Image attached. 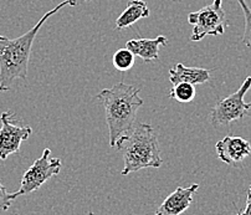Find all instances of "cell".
<instances>
[{
    "mask_svg": "<svg viewBox=\"0 0 251 215\" xmlns=\"http://www.w3.org/2000/svg\"><path fill=\"white\" fill-rule=\"evenodd\" d=\"M236 215H251V186L248 189V198H246V205L244 210L239 212Z\"/></svg>",
    "mask_w": 251,
    "mask_h": 215,
    "instance_id": "e0dca14e",
    "label": "cell"
},
{
    "mask_svg": "<svg viewBox=\"0 0 251 215\" xmlns=\"http://www.w3.org/2000/svg\"><path fill=\"white\" fill-rule=\"evenodd\" d=\"M243 9L244 18H245V30L243 35V44L248 48L251 49V9L246 4V0H238Z\"/></svg>",
    "mask_w": 251,
    "mask_h": 215,
    "instance_id": "9a60e30c",
    "label": "cell"
},
{
    "mask_svg": "<svg viewBox=\"0 0 251 215\" xmlns=\"http://www.w3.org/2000/svg\"><path fill=\"white\" fill-rule=\"evenodd\" d=\"M76 4V0H64L48 11L29 31L16 39H8L0 35V92L11 90L15 80H26L32 44L46 20L65 6H75Z\"/></svg>",
    "mask_w": 251,
    "mask_h": 215,
    "instance_id": "6da1fadb",
    "label": "cell"
},
{
    "mask_svg": "<svg viewBox=\"0 0 251 215\" xmlns=\"http://www.w3.org/2000/svg\"><path fill=\"white\" fill-rule=\"evenodd\" d=\"M85 1H91V0H85Z\"/></svg>",
    "mask_w": 251,
    "mask_h": 215,
    "instance_id": "d6986e66",
    "label": "cell"
},
{
    "mask_svg": "<svg viewBox=\"0 0 251 215\" xmlns=\"http://www.w3.org/2000/svg\"><path fill=\"white\" fill-rule=\"evenodd\" d=\"M0 121V160L5 161L11 154L19 153L20 146L31 135L32 128L15 120L13 111L3 112Z\"/></svg>",
    "mask_w": 251,
    "mask_h": 215,
    "instance_id": "52a82bcc",
    "label": "cell"
},
{
    "mask_svg": "<svg viewBox=\"0 0 251 215\" xmlns=\"http://www.w3.org/2000/svg\"><path fill=\"white\" fill-rule=\"evenodd\" d=\"M50 156L51 149H44L43 156L39 160L35 161L31 167L23 175L19 190L15 191V193H10L11 200L38 190L44 183L52 178L53 175L59 174L60 170H61V160L60 158H51Z\"/></svg>",
    "mask_w": 251,
    "mask_h": 215,
    "instance_id": "8992f818",
    "label": "cell"
},
{
    "mask_svg": "<svg viewBox=\"0 0 251 215\" xmlns=\"http://www.w3.org/2000/svg\"><path fill=\"white\" fill-rule=\"evenodd\" d=\"M169 97L176 102H182V104H187V102H192L193 99L195 97V90L194 86L190 83H176L173 85V88L171 90Z\"/></svg>",
    "mask_w": 251,
    "mask_h": 215,
    "instance_id": "4fadbf2b",
    "label": "cell"
},
{
    "mask_svg": "<svg viewBox=\"0 0 251 215\" xmlns=\"http://www.w3.org/2000/svg\"><path fill=\"white\" fill-rule=\"evenodd\" d=\"M148 16H150V9H148L146 1L131 0L127 8L123 10V13L116 20V27H117V30H123L136 24L141 19L148 18Z\"/></svg>",
    "mask_w": 251,
    "mask_h": 215,
    "instance_id": "7c38bea8",
    "label": "cell"
},
{
    "mask_svg": "<svg viewBox=\"0 0 251 215\" xmlns=\"http://www.w3.org/2000/svg\"><path fill=\"white\" fill-rule=\"evenodd\" d=\"M115 147L123 154L125 167L121 172L122 175L145 168L157 169L163 164L157 132L151 125L139 123L131 133L121 137Z\"/></svg>",
    "mask_w": 251,
    "mask_h": 215,
    "instance_id": "3957f363",
    "label": "cell"
},
{
    "mask_svg": "<svg viewBox=\"0 0 251 215\" xmlns=\"http://www.w3.org/2000/svg\"><path fill=\"white\" fill-rule=\"evenodd\" d=\"M112 62L118 71H128L134 65V54L127 48L120 49L113 54Z\"/></svg>",
    "mask_w": 251,
    "mask_h": 215,
    "instance_id": "5bb4252c",
    "label": "cell"
},
{
    "mask_svg": "<svg viewBox=\"0 0 251 215\" xmlns=\"http://www.w3.org/2000/svg\"><path fill=\"white\" fill-rule=\"evenodd\" d=\"M198 184H192L190 187L183 188L178 187L171 195L164 199L154 215H180L190 207L193 197L198 190Z\"/></svg>",
    "mask_w": 251,
    "mask_h": 215,
    "instance_id": "9c48e42d",
    "label": "cell"
},
{
    "mask_svg": "<svg viewBox=\"0 0 251 215\" xmlns=\"http://www.w3.org/2000/svg\"><path fill=\"white\" fill-rule=\"evenodd\" d=\"M251 88V76H248L236 92L223 99L210 112L211 125L215 128L229 126L234 121L244 118L251 109V102L246 104L245 95Z\"/></svg>",
    "mask_w": 251,
    "mask_h": 215,
    "instance_id": "5b68a950",
    "label": "cell"
},
{
    "mask_svg": "<svg viewBox=\"0 0 251 215\" xmlns=\"http://www.w3.org/2000/svg\"><path fill=\"white\" fill-rule=\"evenodd\" d=\"M139 92L141 90L136 86L118 82L111 88H103L96 96L97 101L104 107L111 147H115L121 137L131 133L134 128L137 112L145 104Z\"/></svg>",
    "mask_w": 251,
    "mask_h": 215,
    "instance_id": "7a4b0ae2",
    "label": "cell"
},
{
    "mask_svg": "<svg viewBox=\"0 0 251 215\" xmlns=\"http://www.w3.org/2000/svg\"><path fill=\"white\" fill-rule=\"evenodd\" d=\"M166 45H168V39L163 35H159L154 39H132L127 41L126 48L131 50L134 56L141 57L143 61L150 62L159 58V46Z\"/></svg>",
    "mask_w": 251,
    "mask_h": 215,
    "instance_id": "30bf717a",
    "label": "cell"
},
{
    "mask_svg": "<svg viewBox=\"0 0 251 215\" xmlns=\"http://www.w3.org/2000/svg\"><path fill=\"white\" fill-rule=\"evenodd\" d=\"M218 157L230 165H238L251 154V144L243 137L226 135L215 144Z\"/></svg>",
    "mask_w": 251,
    "mask_h": 215,
    "instance_id": "ba28073f",
    "label": "cell"
},
{
    "mask_svg": "<svg viewBox=\"0 0 251 215\" xmlns=\"http://www.w3.org/2000/svg\"><path fill=\"white\" fill-rule=\"evenodd\" d=\"M210 80V71L201 67H188L183 64H176L169 70V81L173 85L176 83H190V85H201Z\"/></svg>",
    "mask_w": 251,
    "mask_h": 215,
    "instance_id": "8fae6325",
    "label": "cell"
},
{
    "mask_svg": "<svg viewBox=\"0 0 251 215\" xmlns=\"http://www.w3.org/2000/svg\"><path fill=\"white\" fill-rule=\"evenodd\" d=\"M188 23L192 24V41H201L205 36H218L225 32L226 19L223 9V0H213L210 5L193 11L188 15Z\"/></svg>",
    "mask_w": 251,
    "mask_h": 215,
    "instance_id": "277c9868",
    "label": "cell"
},
{
    "mask_svg": "<svg viewBox=\"0 0 251 215\" xmlns=\"http://www.w3.org/2000/svg\"><path fill=\"white\" fill-rule=\"evenodd\" d=\"M11 202H13V200H11L10 193H8L5 187H4L3 183L0 182V210L6 212V210L10 208Z\"/></svg>",
    "mask_w": 251,
    "mask_h": 215,
    "instance_id": "2e32d148",
    "label": "cell"
},
{
    "mask_svg": "<svg viewBox=\"0 0 251 215\" xmlns=\"http://www.w3.org/2000/svg\"><path fill=\"white\" fill-rule=\"evenodd\" d=\"M87 215H95V214H94V213H92V212H88Z\"/></svg>",
    "mask_w": 251,
    "mask_h": 215,
    "instance_id": "ac0fdd59",
    "label": "cell"
}]
</instances>
